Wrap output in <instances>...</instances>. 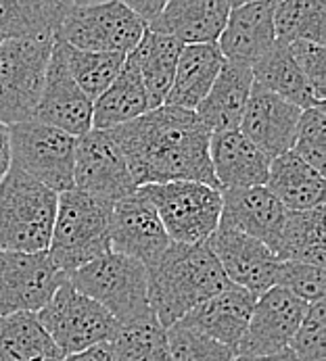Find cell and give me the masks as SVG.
<instances>
[{
    "instance_id": "obj_1",
    "label": "cell",
    "mask_w": 326,
    "mask_h": 361,
    "mask_svg": "<svg viewBox=\"0 0 326 361\" xmlns=\"http://www.w3.org/2000/svg\"><path fill=\"white\" fill-rule=\"evenodd\" d=\"M109 132L128 163L136 188L197 182L219 190L210 161L212 132L195 111L163 104Z\"/></svg>"
},
{
    "instance_id": "obj_2",
    "label": "cell",
    "mask_w": 326,
    "mask_h": 361,
    "mask_svg": "<svg viewBox=\"0 0 326 361\" xmlns=\"http://www.w3.org/2000/svg\"><path fill=\"white\" fill-rule=\"evenodd\" d=\"M228 284L226 274L205 243H169L162 255L147 265L149 307L163 328L180 322Z\"/></svg>"
},
{
    "instance_id": "obj_3",
    "label": "cell",
    "mask_w": 326,
    "mask_h": 361,
    "mask_svg": "<svg viewBox=\"0 0 326 361\" xmlns=\"http://www.w3.org/2000/svg\"><path fill=\"white\" fill-rule=\"evenodd\" d=\"M59 195L15 165L0 182V251H49Z\"/></svg>"
},
{
    "instance_id": "obj_4",
    "label": "cell",
    "mask_w": 326,
    "mask_h": 361,
    "mask_svg": "<svg viewBox=\"0 0 326 361\" xmlns=\"http://www.w3.org/2000/svg\"><path fill=\"white\" fill-rule=\"evenodd\" d=\"M111 209L113 203L95 199L76 188L59 195L49 255L65 276L111 253Z\"/></svg>"
},
{
    "instance_id": "obj_5",
    "label": "cell",
    "mask_w": 326,
    "mask_h": 361,
    "mask_svg": "<svg viewBox=\"0 0 326 361\" xmlns=\"http://www.w3.org/2000/svg\"><path fill=\"white\" fill-rule=\"evenodd\" d=\"M67 280L80 295L99 303L119 326L153 315L147 293V267L136 259L107 253L76 269Z\"/></svg>"
},
{
    "instance_id": "obj_6",
    "label": "cell",
    "mask_w": 326,
    "mask_h": 361,
    "mask_svg": "<svg viewBox=\"0 0 326 361\" xmlns=\"http://www.w3.org/2000/svg\"><path fill=\"white\" fill-rule=\"evenodd\" d=\"M147 25L119 0L69 2L56 40L88 52L130 54L145 36Z\"/></svg>"
},
{
    "instance_id": "obj_7",
    "label": "cell",
    "mask_w": 326,
    "mask_h": 361,
    "mask_svg": "<svg viewBox=\"0 0 326 361\" xmlns=\"http://www.w3.org/2000/svg\"><path fill=\"white\" fill-rule=\"evenodd\" d=\"M155 207L169 243H205L219 226L222 190L197 182H167L138 188Z\"/></svg>"
},
{
    "instance_id": "obj_8",
    "label": "cell",
    "mask_w": 326,
    "mask_h": 361,
    "mask_svg": "<svg viewBox=\"0 0 326 361\" xmlns=\"http://www.w3.org/2000/svg\"><path fill=\"white\" fill-rule=\"evenodd\" d=\"M54 42L8 40L0 44V121L15 126L34 119Z\"/></svg>"
},
{
    "instance_id": "obj_9",
    "label": "cell",
    "mask_w": 326,
    "mask_h": 361,
    "mask_svg": "<svg viewBox=\"0 0 326 361\" xmlns=\"http://www.w3.org/2000/svg\"><path fill=\"white\" fill-rule=\"evenodd\" d=\"M8 136L11 165L56 195L73 188V136L40 123L38 119L8 126Z\"/></svg>"
},
{
    "instance_id": "obj_10",
    "label": "cell",
    "mask_w": 326,
    "mask_h": 361,
    "mask_svg": "<svg viewBox=\"0 0 326 361\" xmlns=\"http://www.w3.org/2000/svg\"><path fill=\"white\" fill-rule=\"evenodd\" d=\"M63 355H73L90 347L111 343L119 324L92 299L80 295L65 280L53 299L36 313Z\"/></svg>"
},
{
    "instance_id": "obj_11",
    "label": "cell",
    "mask_w": 326,
    "mask_h": 361,
    "mask_svg": "<svg viewBox=\"0 0 326 361\" xmlns=\"http://www.w3.org/2000/svg\"><path fill=\"white\" fill-rule=\"evenodd\" d=\"M73 188L107 203H117L138 190L111 132L90 130L76 138Z\"/></svg>"
},
{
    "instance_id": "obj_12",
    "label": "cell",
    "mask_w": 326,
    "mask_h": 361,
    "mask_svg": "<svg viewBox=\"0 0 326 361\" xmlns=\"http://www.w3.org/2000/svg\"><path fill=\"white\" fill-rule=\"evenodd\" d=\"M67 276L53 263L49 251H0V317L38 313Z\"/></svg>"
},
{
    "instance_id": "obj_13",
    "label": "cell",
    "mask_w": 326,
    "mask_h": 361,
    "mask_svg": "<svg viewBox=\"0 0 326 361\" xmlns=\"http://www.w3.org/2000/svg\"><path fill=\"white\" fill-rule=\"evenodd\" d=\"M306 311L308 305L303 301L278 286L260 295L236 357H262L286 351Z\"/></svg>"
},
{
    "instance_id": "obj_14",
    "label": "cell",
    "mask_w": 326,
    "mask_h": 361,
    "mask_svg": "<svg viewBox=\"0 0 326 361\" xmlns=\"http://www.w3.org/2000/svg\"><path fill=\"white\" fill-rule=\"evenodd\" d=\"M109 245L111 253L136 259L145 267L169 247V238L155 207L140 195V190L113 203L109 217Z\"/></svg>"
},
{
    "instance_id": "obj_15",
    "label": "cell",
    "mask_w": 326,
    "mask_h": 361,
    "mask_svg": "<svg viewBox=\"0 0 326 361\" xmlns=\"http://www.w3.org/2000/svg\"><path fill=\"white\" fill-rule=\"evenodd\" d=\"M205 245L214 253L230 284H236L255 297L276 286L280 261L260 240L217 226Z\"/></svg>"
},
{
    "instance_id": "obj_16",
    "label": "cell",
    "mask_w": 326,
    "mask_h": 361,
    "mask_svg": "<svg viewBox=\"0 0 326 361\" xmlns=\"http://www.w3.org/2000/svg\"><path fill=\"white\" fill-rule=\"evenodd\" d=\"M34 119L73 138H80L92 130V101L71 80L61 52L54 44L47 69L44 90Z\"/></svg>"
},
{
    "instance_id": "obj_17",
    "label": "cell",
    "mask_w": 326,
    "mask_h": 361,
    "mask_svg": "<svg viewBox=\"0 0 326 361\" xmlns=\"http://www.w3.org/2000/svg\"><path fill=\"white\" fill-rule=\"evenodd\" d=\"M299 115L297 106L253 84L239 132L272 161L293 149Z\"/></svg>"
},
{
    "instance_id": "obj_18",
    "label": "cell",
    "mask_w": 326,
    "mask_h": 361,
    "mask_svg": "<svg viewBox=\"0 0 326 361\" xmlns=\"http://www.w3.org/2000/svg\"><path fill=\"white\" fill-rule=\"evenodd\" d=\"M274 2H232L217 49L224 61L253 67L276 44Z\"/></svg>"
},
{
    "instance_id": "obj_19",
    "label": "cell",
    "mask_w": 326,
    "mask_h": 361,
    "mask_svg": "<svg viewBox=\"0 0 326 361\" xmlns=\"http://www.w3.org/2000/svg\"><path fill=\"white\" fill-rule=\"evenodd\" d=\"M284 219L286 209L266 186L222 190L219 228L247 234L266 245L272 253L276 251Z\"/></svg>"
},
{
    "instance_id": "obj_20",
    "label": "cell",
    "mask_w": 326,
    "mask_h": 361,
    "mask_svg": "<svg viewBox=\"0 0 326 361\" xmlns=\"http://www.w3.org/2000/svg\"><path fill=\"white\" fill-rule=\"evenodd\" d=\"M230 0H169L147 30L171 36L184 47L217 44L230 15Z\"/></svg>"
},
{
    "instance_id": "obj_21",
    "label": "cell",
    "mask_w": 326,
    "mask_h": 361,
    "mask_svg": "<svg viewBox=\"0 0 326 361\" xmlns=\"http://www.w3.org/2000/svg\"><path fill=\"white\" fill-rule=\"evenodd\" d=\"M255 301L258 297L249 290L236 284H228L212 299L188 311L180 322L207 334L236 355V349L247 332Z\"/></svg>"
},
{
    "instance_id": "obj_22",
    "label": "cell",
    "mask_w": 326,
    "mask_h": 361,
    "mask_svg": "<svg viewBox=\"0 0 326 361\" xmlns=\"http://www.w3.org/2000/svg\"><path fill=\"white\" fill-rule=\"evenodd\" d=\"M210 161L219 190L266 186L270 159L239 130L212 134Z\"/></svg>"
},
{
    "instance_id": "obj_23",
    "label": "cell",
    "mask_w": 326,
    "mask_h": 361,
    "mask_svg": "<svg viewBox=\"0 0 326 361\" xmlns=\"http://www.w3.org/2000/svg\"><path fill=\"white\" fill-rule=\"evenodd\" d=\"M251 88H253L251 67L226 61L207 97L195 109V115L212 134L239 130Z\"/></svg>"
},
{
    "instance_id": "obj_24",
    "label": "cell",
    "mask_w": 326,
    "mask_h": 361,
    "mask_svg": "<svg viewBox=\"0 0 326 361\" xmlns=\"http://www.w3.org/2000/svg\"><path fill=\"white\" fill-rule=\"evenodd\" d=\"M217 44H186L182 47L171 88L165 97V106L195 111L207 97L217 73L224 65Z\"/></svg>"
},
{
    "instance_id": "obj_25",
    "label": "cell",
    "mask_w": 326,
    "mask_h": 361,
    "mask_svg": "<svg viewBox=\"0 0 326 361\" xmlns=\"http://www.w3.org/2000/svg\"><path fill=\"white\" fill-rule=\"evenodd\" d=\"M266 188L286 211H308L325 205V173L310 167L293 151L272 159Z\"/></svg>"
},
{
    "instance_id": "obj_26",
    "label": "cell",
    "mask_w": 326,
    "mask_h": 361,
    "mask_svg": "<svg viewBox=\"0 0 326 361\" xmlns=\"http://www.w3.org/2000/svg\"><path fill=\"white\" fill-rule=\"evenodd\" d=\"M147 111H151L147 90L130 52L113 84L92 103V130H115L138 119Z\"/></svg>"
},
{
    "instance_id": "obj_27",
    "label": "cell",
    "mask_w": 326,
    "mask_h": 361,
    "mask_svg": "<svg viewBox=\"0 0 326 361\" xmlns=\"http://www.w3.org/2000/svg\"><path fill=\"white\" fill-rule=\"evenodd\" d=\"M69 2L0 0V34L8 40L54 42Z\"/></svg>"
},
{
    "instance_id": "obj_28",
    "label": "cell",
    "mask_w": 326,
    "mask_h": 361,
    "mask_svg": "<svg viewBox=\"0 0 326 361\" xmlns=\"http://www.w3.org/2000/svg\"><path fill=\"white\" fill-rule=\"evenodd\" d=\"M182 47L176 38L163 36L155 32H145L138 47L132 51V56L136 61L138 73L143 78L149 109H159L165 103V97L171 88L176 65L180 59Z\"/></svg>"
},
{
    "instance_id": "obj_29",
    "label": "cell",
    "mask_w": 326,
    "mask_h": 361,
    "mask_svg": "<svg viewBox=\"0 0 326 361\" xmlns=\"http://www.w3.org/2000/svg\"><path fill=\"white\" fill-rule=\"evenodd\" d=\"M274 255L278 261L308 263L325 269V205L308 211H286Z\"/></svg>"
},
{
    "instance_id": "obj_30",
    "label": "cell",
    "mask_w": 326,
    "mask_h": 361,
    "mask_svg": "<svg viewBox=\"0 0 326 361\" xmlns=\"http://www.w3.org/2000/svg\"><path fill=\"white\" fill-rule=\"evenodd\" d=\"M251 73H253V84L280 97L289 104L297 106L299 111H306L312 106H325L316 101L308 80L303 78V73L291 59L286 47L280 42H276L270 51L251 67Z\"/></svg>"
},
{
    "instance_id": "obj_31",
    "label": "cell",
    "mask_w": 326,
    "mask_h": 361,
    "mask_svg": "<svg viewBox=\"0 0 326 361\" xmlns=\"http://www.w3.org/2000/svg\"><path fill=\"white\" fill-rule=\"evenodd\" d=\"M36 313H13L0 317V361H63Z\"/></svg>"
},
{
    "instance_id": "obj_32",
    "label": "cell",
    "mask_w": 326,
    "mask_h": 361,
    "mask_svg": "<svg viewBox=\"0 0 326 361\" xmlns=\"http://www.w3.org/2000/svg\"><path fill=\"white\" fill-rule=\"evenodd\" d=\"M54 47L61 52V59L71 80L80 86V90L92 103L113 84V80L121 71L126 56H128V54H117V52L78 51L61 40H54Z\"/></svg>"
},
{
    "instance_id": "obj_33",
    "label": "cell",
    "mask_w": 326,
    "mask_h": 361,
    "mask_svg": "<svg viewBox=\"0 0 326 361\" xmlns=\"http://www.w3.org/2000/svg\"><path fill=\"white\" fill-rule=\"evenodd\" d=\"M276 42H314L326 47V2L322 0H284L274 2Z\"/></svg>"
},
{
    "instance_id": "obj_34",
    "label": "cell",
    "mask_w": 326,
    "mask_h": 361,
    "mask_svg": "<svg viewBox=\"0 0 326 361\" xmlns=\"http://www.w3.org/2000/svg\"><path fill=\"white\" fill-rule=\"evenodd\" d=\"M109 345L115 361H169L167 334L155 315L119 326Z\"/></svg>"
},
{
    "instance_id": "obj_35",
    "label": "cell",
    "mask_w": 326,
    "mask_h": 361,
    "mask_svg": "<svg viewBox=\"0 0 326 361\" xmlns=\"http://www.w3.org/2000/svg\"><path fill=\"white\" fill-rule=\"evenodd\" d=\"M169 361H234L236 355L207 334L176 322L165 328Z\"/></svg>"
},
{
    "instance_id": "obj_36",
    "label": "cell",
    "mask_w": 326,
    "mask_h": 361,
    "mask_svg": "<svg viewBox=\"0 0 326 361\" xmlns=\"http://www.w3.org/2000/svg\"><path fill=\"white\" fill-rule=\"evenodd\" d=\"M301 161L316 171L325 173L326 165V115L325 106H312L301 111L291 149Z\"/></svg>"
},
{
    "instance_id": "obj_37",
    "label": "cell",
    "mask_w": 326,
    "mask_h": 361,
    "mask_svg": "<svg viewBox=\"0 0 326 361\" xmlns=\"http://www.w3.org/2000/svg\"><path fill=\"white\" fill-rule=\"evenodd\" d=\"M276 286L291 293L306 305H314L318 301H325L326 278L325 269L308 263H293V261H280Z\"/></svg>"
},
{
    "instance_id": "obj_38",
    "label": "cell",
    "mask_w": 326,
    "mask_h": 361,
    "mask_svg": "<svg viewBox=\"0 0 326 361\" xmlns=\"http://www.w3.org/2000/svg\"><path fill=\"white\" fill-rule=\"evenodd\" d=\"M297 361H325L326 357V307L325 301L308 305V311L289 345Z\"/></svg>"
},
{
    "instance_id": "obj_39",
    "label": "cell",
    "mask_w": 326,
    "mask_h": 361,
    "mask_svg": "<svg viewBox=\"0 0 326 361\" xmlns=\"http://www.w3.org/2000/svg\"><path fill=\"white\" fill-rule=\"evenodd\" d=\"M291 59L308 80L316 101L325 104L326 97V47L314 42H291L284 44Z\"/></svg>"
},
{
    "instance_id": "obj_40",
    "label": "cell",
    "mask_w": 326,
    "mask_h": 361,
    "mask_svg": "<svg viewBox=\"0 0 326 361\" xmlns=\"http://www.w3.org/2000/svg\"><path fill=\"white\" fill-rule=\"evenodd\" d=\"M126 6H128L145 25H149V23H151V21L163 11L165 0H128Z\"/></svg>"
},
{
    "instance_id": "obj_41",
    "label": "cell",
    "mask_w": 326,
    "mask_h": 361,
    "mask_svg": "<svg viewBox=\"0 0 326 361\" xmlns=\"http://www.w3.org/2000/svg\"><path fill=\"white\" fill-rule=\"evenodd\" d=\"M63 361H115V357H113L111 345L103 343V345L86 349V351H80V353H73V355H65Z\"/></svg>"
},
{
    "instance_id": "obj_42",
    "label": "cell",
    "mask_w": 326,
    "mask_h": 361,
    "mask_svg": "<svg viewBox=\"0 0 326 361\" xmlns=\"http://www.w3.org/2000/svg\"><path fill=\"white\" fill-rule=\"evenodd\" d=\"M11 169V136H8V126L0 121V182Z\"/></svg>"
},
{
    "instance_id": "obj_43",
    "label": "cell",
    "mask_w": 326,
    "mask_h": 361,
    "mask_svg": "<svg viewBox=\"0 0 326 361\" xmlns=\"http://www.w3.org/2000/svg\"><path fill=\"white\" fill-rule=\"evenodd\" d=\"M234 361H297V357L291 353V349L274 353V355H262V357H236Z\"/></svg>"
},
{
    "instance_id": "obj_44",
    "label": "cell",
    "mask_w": 326,
    "mask_h": 361,
    "mask_svg": "<svg viewBox=\"0 0 326 361\" xmlns=\"http://www.w3.org/2000/svg\"><path fill=\"white\" fill-rule=\"evenodd\" d=\"M2 40H4V36H2V34H0V44H2Z\"/></svg>"
}]
</instances>
